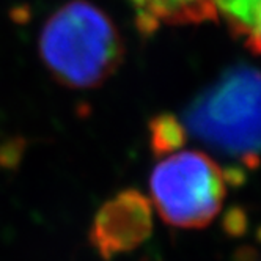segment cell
<instances>
[{"label": "cell", "instance_id": "obj_1", "mask_svg": "<svg viewBox=\"0 0 261 261\" xmlns=\"http://www.w3.org/2000/svg\"><path fill=\"white\" fill-rule=\"evenodd\" d=\"M184 134L216 153L253 167L261 158V71L236 65L186 107Z\"/></svg>", "mask_w": 261, "mask_h": 261}, {"label": "cell", "instance_id": "obj_2", "mask_svg": "<svg viewBox=\"0 0 261 261\" xmlns=\"http://www.w3.org/2000/svg\"><path fill=\"white\" fill-rule=\"evenodd\" d=\"M40 52L59 82L69 88H93L115 72L123 46L102 10L85 0H72L44 24Z\"/></svg>", "mask_w": 261, "mask_h": 261}, {"label": "cell", "instance_id": "obj_3", "mask_svg": "<svg viewBox=\"0 0 261 261\" xmlns=\"http://www.w3.org/2000/svg\"><path fill=\"white\" fill-rule=\"evenodd\" d=\"M228 181L208 154L173 151L154 167L150 191L153 204L169 225L203 228L220 211Z\"/></svg>", "mask_w": 261, "mask_h": 261}, {"label": "cell", "instance_id": "obj_4", "mask_svg": "<svg viewBox=\"0 0 261 261\" xmlns=\"http://www.w3.org/2000/svg\"><path fill=\"white\" fill-rule=\"evenodd\" d=\"M151 206L137 191L129 189L104 203L93 222L91 241L104 258L127 252L150 234Z\"/></svg>", "mask_w": 261, "mask_h": 261}, {"label": "cell", "instance_id": "obj_5", "mask_svg": "<svg viewBox=\"0 0 261 261\" xmlns=\"http://www.w3.org/2000/svg\"><path fill=\"white\" fill-rule=\"evenodd\" d=\"M143 33L162 25H188L211 21L217 16L214 0H127Z\"/></svg>", "mask_w": 261, "mask_h": 261}, {"label": "cell", "instance_id": "obj_6", "mask_svg": "<svg viewBox=\"0 0 261 261\" xmlns=\"http://www.w3.org/2000/svg\"><path fill=\"white\" fill-rule=\"evenodd\" d=\"M214 5L231 30L261 54V0H214Z\"/></svg>", "mask_w": 261, "mask_h": 261}, {"label": "cell", "instance_id": "obj_7", "mask_svg": "<svg viewBox=\"0 0 261 261\" xmlns=\"http://www.w3.org/2000/svg\"><path fill=\"white\" fill-rule=\"evenodd\" d=\"M184 129L175 117H158L151 123V142L156 153H173L182 145Z\"/></svg>", "mask_w": 261, "mask_h": 261}]
</instances>
